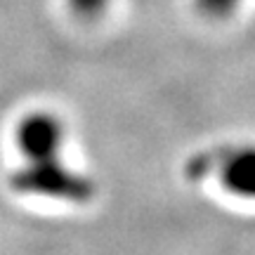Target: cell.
Listing matches in <instances>:
<instances>
[{"label":"cell","mask_w":255,"mask_h":255,"mask_svg":"<svg viewBox=\"0 0 255 255\" xmlns=\"http://www.w3.org/2000/svg\"><path fill=\"white\" fill-rule=\"evenodd\" d=\"M9 187L17 194L71 201V203H85L95 196V187L90 180L76 170H69L59 161V154L26 161L9 175Z\"/></svg>","instance_id":"1"},{"label":"cell","mask_w":255,"mask_h":255,"mask_svg":"<svg viewBox=\"0 0 255 255\" xmlns=\"http://www.w3.org/2000/svg\"><path fill=\"white\" fill-rule=\"evenodd\" d=\"M62 121L52 116V114H47V111L31 114L17 128V144L21 149V154L26 156V161L57 156L59 149H62Z\"/></svg>","instance_id":"2"},{"label":"cell","mask_w":255,"mask_h":255,"mask_svg":"<svg viewBox=\"0 0 255 255\" xmlns=\"http://www.w3.org/2000/svg\"><path fill=\"white\" fill-rule=\"evenodd\" d=\"M220 182L239 199L255 201V146H232L220 156Z\"/></svg>","instance_id":"3"},{"label":"cell","mask_w":255,"mask_h":255,"mask_svg":"<svg viewBox=\"0 0 255 255\" xmlns=\"http://www.w3.org/2000/svg\"><path fill=\"white\" fill-rule=\"evenodd\" d=\"M109 0H69L71 9L83 19H95L100 17Z\"/></svg>","instance_id":"5"},{"label":"cell","mask_w":255,"mask_h":255,"mask_svg":"<svg viewBox=\"0 0 255 255\" xmlns=\"http://www.w3.org/2000/svg\"><path fill=\"white\" fill-rule=\"evenodd\" d=\"M239 5H241V0H196L199 12L206 14V17H210V19L229 17Z\"/></svg>","instance_id":"4"}]
</instances>
